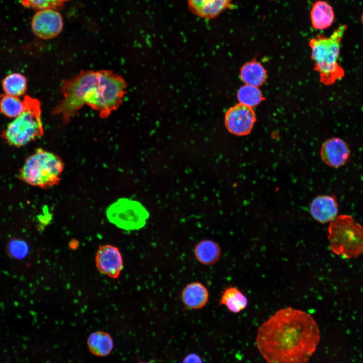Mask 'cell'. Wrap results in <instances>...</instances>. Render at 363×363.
<instances>
[{"mask_svg": "<svg viewBox=\"0 0 363 363\" xmlns=\"http://www.w3.org/2000/svg\"><path fill=\"white\" fill-rule=\"evenodd\" d=\"M267 73L265 68L256 59L245 63L240 70V77L246 85L259 87L266 81Z\"/></svg>", "mask_w": 363, "mask_h": 363, "instance_id": "16", "label": "cell"}, {"mask_svg": "<svg viewBox=\"0 0 363 363\" xmlns=\"http://www.w3.org/2000/svg\"><path fill=\"white\" fill-rule=\"evenodd\" d=\"M8 251L13 258L22 259L28 254L29 247L24 240L20 239H13L8 244Z\"/></svg>", "mask_w": 363, "mask_h": 363, "instance_id": "24", "label": "cell"}, {"mask_svg": "<svg viewBox=\"0 0 363 363\" xmlns=\"http://www.w3.org/2000/svg\"><path fill=\"white\" fill-rule=\"evenodd\" d=\"M320 339L313 317L288 307L276 312L260 326L256 342L268 363H307Z\"/></svg>", "mask_w": 363, "mask_h": 363, "instance_id": "1", "label": "cell"}, {"mask_svg": "<svg viewBox=\"0 0 363 363\" xmlns=\"http://www.w3.org/2000/svg\"><path fill=\"white\" fill-rule=\"evenodd\" d=\"M347 29L346 25H340L330 36L319 34L310 39L311 58L314 70L319 73L321 82L326 86L341 80L345 71L339 63L340 45Z\"/></svg>", "mask_w": 363, "mask_h": 363, "instance_id": "3", "label": "cell"}, {"mask_svg": "<svg viewBox=\"0 0 363 363\" xmlns=\"http://www.w3.org/2000/svg\"><path fill=\"white\" fill-rule=\"evenodd\" d=\"M24 107V100L18 97L6 95L0 98V111L7 117H16L22 112Z\"/></svg>", "mask_w": 363, "mask_h": 363, "instance_id": "22", "label": "cell"}, {"mask_svg": "<svg viewBox=\"0 0 363 363\" xmlns=\"http://www.w3.org/2000/svg\"><path fill=\"white\" fill-rule=\"evenodd\" d=\"M248 303L247 297L236 287L230 286L225 288L221 293L219 305H224L233 313H238L244 310Z\"/></svg>", "mask_w": 363, "mask_h": 363, "instance_id": "18", "label": "cell"}, {"mask_svg": "<svg viewBox=\"0 0 363 363\" xmlns=\"http://www.w3.org/2000/svg\"><path fill=\"white\" fill-rule=\"evenodd\" d=\"M328 239L331 251L346 259L363 254V225L347 214L338 215L329 223Z\"/></svg>", "mask_w": 363, "mask_h": 363, "instance_id": "5", "label": "cell"}, {"mask_svg": "<svg viewBox=\"0 0 363 363\" xmlns=\"http://www.w3.org/2000/svg\"><path fill=\"white\" fill-rule=\"evenodd\" d=\"M140 363H152V362H140Z\"/></svg>", "mask_w": 363, "mask_h": 363, "instance_id": "27", "label": "cell"}, {"mask_svg": "<svg viewBox=\"0 0 363 363\" xmlns=\"http://www.w3.org/2000/svg\"><path fill=\"white\" fill-rule=\"evenodd\" d=\"M64 27L61 14L52 9L37 11L34 15L31 27L34 33L40 38L50 39L57 36Z\"/></svg>", "mask_w": 363, "mask_h": 363, "instance_id": "9", "label": "cell"}, {"mask_svg": "<svg viewBox=\"0 0 363 363\" xmlns=\"http://www.w3.org/2000/svg\"><path fill=\"white\" fill-rule=\"evenodd\" d=\"M310 212L316 221L321 223H330L338 215L336 197L334 195L318 196L312 201Z\"/></svg>", "mask_w": 363, "mask_h": 363, "instance_id": "12", "label": "cell"}, {"mask_svg": "<svg viewBox=\"0 0 363 363\" xmlns=\"http://www.w3.org/2000/svg\"><path fill=\"white\" fill-rule=\"evenodd\" d=\"M183 363H202V361L199 355L191 353L185 357Z\"/></svg>", "mask_w": 363, "mask_h": 363, "instance_id": "25", "label": "cell"}, {"mask_svg": "<svg viewBox=\"0 0 363 363\" xmlns=\"http://www.w3.org/2000/svg\"><path fill=\"white\" fill-rule=\"evenodd\" d=\"M185 307L190 309L198 310L207 304L209 294L207 287L202 283L193 282L183 289L180 294Z\"/></svg>", "mask_w": 363, "mask_h": 363, "instance_id": "13", "label": "cell"}, {"mask_svg": "<svg viewBox=\"0 0 363 363\" xmlns=\"http://www.w3.org/2000/svg\"><path fill=\"white\" fill-rule=\"evenodd\" d=\"M64 168V163L59 156L39 148L26 160L19 177L31 186L49 189L60 182Z\"/></svg>", "mask_w": 363, "mask_h": 363, "instance_id": "4", "label": "cell"}, {"mask_svg": "<svg viewBox=\"0 0 363 363\" xmlns=\"http://www.w3.org/2000/svg\"><path fill=\"white\" fill-rule=\"evenodd\" d=\"M87 344L91 352L98 356L108 355L113 348L112 338L103 331H95L91 333L87 340Z\"/></svg>", "mask_w": 363, "mask_h": 363, "instance_id": "19", "label": "cell"}, {"mask_svg": "<svg viewBox=\"0 0 363 363\" xmlns=\"http://www.w3.org/2000/svg\"><path fill=\"white\" fill-rule=\"evenodd\" d=\"M150 214L140 202L122 198L111 204L106 210L110 222L126 230H139L146 225Z\"/></svg>", "mask_w": 363, "mask_h": 363, "instance_id": "7", "label": "cell"}, {"mask_svg": "<svg viewBox=\"0 0 363 363\" xmlns=\"http://www.w3.org/2000/svg\"><path fill=\"white\" fill-rule=\"evenodd\" d=\"M321 157L327 165L338 168L348 161L350 151L348 144L337 137L329 138L322 144L320 151Z\"/></svg>", "mask_w": 363, "mask_h": 363, "instance_id": "11", "label": "cell"}, {"mask_svg": "<svg viewBox=\"0 0 363 363\" xmlns=\"http://www.w3.org/2000/svg\"><path fill=\"white\" fill-rule=\"evenodd\" d=\"M96 266L102 274L117 279L123 268V260L119 249L110 245L100 246L95 256Z\"/></svg>", "mask_w": 363, "mask_h": 363, "instance_id": "10", "label": "cell"}, {"mask_svg": "<svg viewBox=\"0 0 363 363\" xmlns=\"http://www.w3.org/2000/svg\"><path fill=\"white\" fill-rule=\"evenodd\" d=\"M188 2L189 9L195 15L212 19L229 8L231 0H188Z\"/></svg>", "mask_w": 363, "mask_h": 363, "instance_id": "14", "label": "cell"}, {"mask_svg": "<svg viewBox=\"0 0 363 363\" xmlns=\"http://www.w3.org/2000/svg\"><path fill=\"white\" fill-rule=\"evenodd\" d=\"M194 255L201 264L211 265L219 260L221 256V249L215 241L211 239H204L196 245Z\"/></svg>", "mask_w": 363, "mask_h": 363, "instance_id": "17", "label": "cell"}, {"mask_svg": "<svg viewBox=\"0 0 363 363\" xmlns=\"http://www.w3.org/2000/svg\"><path fill=\"white\" fill-rule=\"evenodd\" d=\"M256 122V114L253 108L240 103L230 107L224 117L227 130L238 136L249 134Z\"/></svg>", "mask_w": 363, "mask_h": 363, "instance_id": "8", "label": "cell"}, {"mask_svg": "<svg viewBox=\"0 0 363 363\" xmlns=\"http://www.w3.org/2000/svg\"><path fill=\"white\" fill-rule=\"evenodd\" d=\"M237 98L239 103L252 108L265 99L258 87L246 84L239 88Z\"/></svg>", "mask_w": 363, "mask_h": 363, "instance_id": "21", "label": "cell"}, {"mask_svg": "<svg viewBox=\"0 0 363 363\" xmlns=\"http://www.w3.org/2000/svg\"><path fill=\"white\" fill-rule=\"evenodd\" d=\"M361 21L362 24V25H363V13H362V15H361Z\"/></svg>", "mask_w": 363, "mask_h": 363, "instance_id": "26", "label": "cell"}, {"mask_svg": "<svg viewBox=\"0 0 363 363\" xmlns=\"http://www.w3.org/2000/svg\"><path fill=\"white\" fill-rule=\"evenodd\" d=\"M127 88L124 78L112 71H81L63 82L62 98L52 113L68 124L86 104L106 118L119 107Z\"/></svg>", "mask_w": 363, "mask_h": 363, "instance_id": "2", "label": "cell"}, {"mask_svg": "<svg viewBox=\"0 0 363 363\" xmlns=\"http://www.w3.org/2000/svg\"><path fill=\"white\" fill-rule=\"evenodd\" d=\"M310 18L313 27L319 30L329 28L333 23L335 15L332 6L325 1L319 0L313 5Z\"/></svg>", "mask_w": 363, "mask_h": 363, "instance_id": "15", "label": "cell"}, {"mask_svg": "<svg viewBox=\"0 0 363 363\" xmlns=\"http://www.w3.org/2000/svg\"><path fill=\"white\" fill-rule=\"evenodd\" d=\"M23 100V111L8 124L3 133L4 140L16 147L24 146L43 134L40 101L29 96Z\"/></svg>", "mask_w": 363, "mask_h": 363, "instance_id": "6", "label": "cell"}, {"mask_svg": "<svg viewBox=\"0 0 363 363\" xmlns=\"http://www.w3.org/2000/svg\"><path fill=\"white\" fill-rule=\"evenodd\" d=\"M2 86L6 95L18 97L26 92L27 80L20 73H12L4 79Z\"/></svg>", "mask_w": 363, "mask_h": 363, "instance_id": "20", "label": "cell"}, {"mask_svg": "<svg viewBox=\"0 0 363 363\" xmlns=\"http://www.w3.org/2000/svg\"><path fill=\"white\" fill-rule=\"evenodd\" d=\"M68 0H21L25 8L35 11L52 9L58 11L63 8Z\"/></svg>", "mask_w": 363, "mask_h": 363, "instance_id": "23", "label": "cell"}]
</instances>
